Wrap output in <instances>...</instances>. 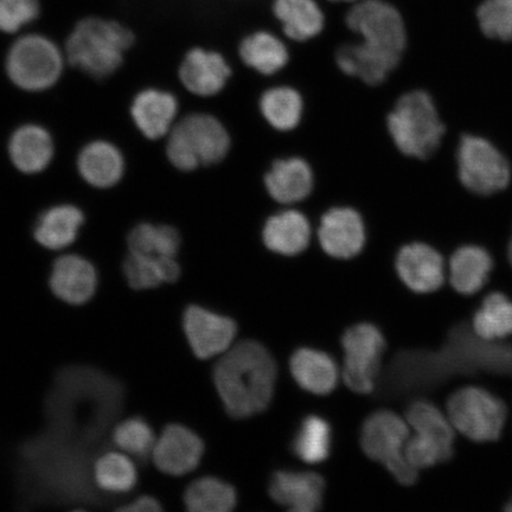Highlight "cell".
Instances as JSON below:
<instances>
[{"instance_id":"d4e9b609","label":"cell","mask_w":512,"mask_h":512,"mask_svg":"<svg viewBox=\"0 0 512 512\" xmlns=\"http://www.w3.org/2000/svg\"><path fill=\"white\" fill-rule=\"evenodd\" d=\"M406 420L413 428L414 437L437 452L444 463L453 458L456 430L448 416L434 403L427 400L412 402L407 409Z\"/></svg>"},{"instance_id":"7c38bea8","label":"cell","mask_w":512,"mask_h":512,"mask_svg":"<svg viewBox=\"0 0 512 512\" xmlns=\"http://www.w3.org/2000/svg\"><path fill=\"white\" fill-rule=\"evenodd\" d=\"M457 162L460 182L477 195L496 194L510 183L508 160L483 138L464 136L459 143Z\"/></svg>"},{"instance_id":"836d02e7","label":"cell","mask_w":512,"mask_h":512,"mask_svg":"<svg viewBox=\"0 0 512 512\" xmlns=\"http://www.w3.org/2000/svg\"><path fill=\"white\" fill-rule=\"evenodd\" d=\"M475 334L489 342L512 336V302L503 293H490L472 317Z\"/></svg>"},{"instance_id":"44dd1931","label":"cell","mask_w":512,"mask_h":512,"mask_svg":"<svg viewBox=\"0 0 512 512\" xmlns=\"http://www.w3.org/2000/svg\"><path fill=\"white\" fill-rule=\"evenodd\" d=\"M183 330L191 351L200 360L223 355L238 334L233 319L198 305H190L184 311Z\"/></svg>"},{"instance_id":"ba28073f","label":"cell","mask_w":512,"mask_h":512,"mask_svg":"<svg viewBox=\"0 0 512 512\" xmlns=\"http://www.w3.org/2000/svg\"><path fill=\"white\" fill-rule=\"evenodd\" d=\"M407 420L394 412L379 411L368 416L361 430V447L370 459L382 464L396 482L413 485L419 471L408 463L405 447L411 430Z\"/></svg>"},{"instance_id":"277c9868","label":"cell","mask_w":512,"mask_h":512,"mask_svg":"<svg viewBox=\"0 0 512 512\" xmlns=\"http://www.w3.org/2000/svg\"><path fill=\"white\" fill-rule=\"evenodd\" d=\"M232 147L227 125L207 111L182 113L163 142L169 164L183 174L222 164Z\"/></svg>"},{"instance_id":"603a6c76","label":"cell","mask_w":512,"mask_h":512,"mask_svg":"<svg viewBox=\"0 0 512 512\" xmlns=\"http://www.w3.org/2000/svg\"><path fill=\"white\" fill-rule=\"evenodd\" d=\"M203 453V441L194 431L183 425L172 424L160 433L151 458L160 472L181 477L197 469Z\"/></svg>"},{"instance_id":"7402d4cb","label":"cell","mask_w":512,"mask_h":512,"mask_svg":"<svg viewBox=\"0 0 512 512\" xmlns=\"http://www.w3.org/2000/svg\"><path fill=\"white\" fill-rule=\"evenodd\" d=\"M399 279L415 293H433L445 284V261L437 249L426 242L403 243L394 256Z\"/></svg>"},{"instance_id":"60d3db41","label":"cell","mask_w":512,"mask_h":512,"mask_svg":"<svg viewBox=\"0 0 512 512\" xmlns=\"http://www.w3.org/2000/svg\"><path fill=\"white\" fill-rule=\"evenodd\" d=\"M329 2H332V3H351V4H354V3L358 2V0H329Z\"/></svg>"},{"instance_id":"ab89813d","label":"cell","mask_w":512,"mask_h":512,"mask_svg":"<svg viewBox=\"0 0 512 512\" xmlns=\"http://www.w3.org/2000/svg\"><path fill=\"white\" fill-rule=\"evenodd\" d=\"M162 509V504L158 499L149 495L140 496L118 508L119 511L124 512H157Z\"/></svg>"},{"instance_id":"52a82bcc","label":"cell","mask_w":512,"mask_h":512,"mask_svg":"<svg viewBox=\"0 0 512 512\" xmlns=\"http://www.w3.org/2000/svg\"><path fill=\"white\" fill-rule=\"evenodd\" d=\"M344 24L371 53L402 63L409 34L396 6L386 0H358L345 14Z\"/></svg>"},{"instance_id":"e0dca14e","label":"cell","mask_w":512,"mask_h":512,"mask_svg":"<svg viewBox=\"0 0 512 512\" xmlns=\"http://www.w3.org/2000/svg\"><path fill=\"white\" fill-rule=\"evenodd\" d=\"M126 153L108 138H93L80 146L75 156V170L83 183L96 191L118 188L127 174Z\"/></svg>"},{"instance_id":"b9f144b4","label":"cell","mask_w":512,"mask_h":512,"mask_svg":"<svg viewBox=\"0 0 512 512\" xmlns=\"http://www.w3.org/2000/svg\"><path fill=\"white\" fill-rule=\"evenodd\" d=\"M508 256H509L510 264H511V266H512V238H511V241H510V243H509Z\"/></svg>"},{"instance_id":"8992f818","label":"cell","mask_w":512,"mask_h":512,"mask_svg":"<svg viewBox=\"0 0 512 512\" xmlns=\"http://www.w3.org/2000/svg\"><path fill=\"white\" fill-rule=\"evenodd\" d=\"M6 79L25 94L50 92L66 75L63 47L41 32H29L12 41L3 59Z\"/></svg>"},{"instance_id":"8d00e7d4","label":"cell","mask_w":512,"mask_h":512,"mask_svg":"<svg viewBox=\"0 0 512 512\" xmlns=\"http://www.w3.org/2000/svg\"><path fill=\"white\" fill-rule=\"evenodd\" d=\"M156 434L144 418L131 416L114 427L112 441L119 451L130 457L146 459L156 444Z\"/></svg>"},{"instance_id":"5bb4252c","label":"cell","mask_w":512,"mask_h":512,"mask_svg":"<svg viewBox=\"0 0 512 512\" xmlns=\"http://www.w3.org/2000/svg\"><path fill=\"white\" fill-rule=\"evenodd\" d=\"M128 114L147 142L162 143L182 115L181 98L170 88L145 86L133 95Z\"/></svg>"},{"instance_id":"7a4b0ae2","label":"cell","mask_w":512,"mask_h":512,"mask_svg":"<svg viewBox=\"0 0 512 512\" xmlns=\"http://www.w3.org/2000/svg\"><path fill=\"white\" fill-rule=\"evenodd\" d=\"M277 373V363L264 345L243 341L221 355L213 377L227 413L247 419L271 405Z\"/></svg>"},{"instance_id":"f35d334b","label":"cell","mask_w":512,"mask_h":512,"mask_svg":"<svg viewBox=\"0 0 512 512\" xmlns=\"http://www.w3.org/2000/svg\"><path fill=\"white\" fill-rule=\"evenodd\" d=\"M41 16L40 0H0V32L17 35Z\"/></svg>"},{"instance_id":"ffe728a7","label":"cell","mask_w":512,"mask_h":512,"mask_svg":"<svg viewBox=\"0 0 512 512\" xmlns=\"http://www.w3.org/2000/svg\"><path fill=\"white\" fill-rule=\"evenodd\" d=\"M48 275L51 293L69 305H85L98 291V267L86 254L74 252L56 256Z\"/></svg>"},{"instance_id":"d6a6232c","label":"cell","mask_w":512,"mask_h":512,"mask_svg":"<svg viewBox=\"0 0 512 512\" xmlns=\"http://www.w3.org/2000/svg\"><path fill=\"white\" fill-rule=\"evenodd\" d=\"M92 478L96 488L105 494L124 495L136 488L138 471L128 454L110 451L95 459Z\"/></svg>"},{"instance_id":"9a60e30c","label":"cell","mask_w":512,"mask_h":512,"mask_svg":"<svg viewBox=\"0 0 512 512\" xmlns=\"http://www.w3.org/2000/svg\"><path fill=\"white\" fill-rule=\"evenodd\" d=\"M315 230V224L302 208L279 207L262 224L261 242L272 255L296 259L310 251Z\"/></svg>"},{"instance_id":"2e32d148","label":"cell","mask_w":512,"mask_h":512,"mask_svg":"<svg viewBox=\"0 0 512 512\" xmlns=\"http://www.w3.org/2000/svg\"><path fill=\"white\" fill-rule=\"evenodd\" d=\"M6 155L18 174L28 177L46 174L57 156L55 134L38 121H24L10 132Z\"/></svg>"},{"instance_id":"ac0fdd59","label":"cell","mask_w":512,"mask_h":512,"mask_svg":"<svg viewBox=\"0 0 512 512\" xmlns=\"http://www.w3.org/2000/svg\"><path fill=\"white\" fill-rule=\"evenodd\" d=\"M86 224L87 213L80 204L59 201L37 214L31 236L43 251L63 253L78 245Z\"/></svg>"},{"instance_id":"d6986e66","label":"cell","mask_w":512,"mask_h":512,"mask_svg":"<svg viewBox=\"0 0 512 512\" xmlns=\"http://www.w3.org/2000/svg\"><path fill=\"white\" fill-rule=\"evenodd\" d=\"M264 187L278 207H299L315 192L316 172L303 156L278 157L264 174Z\"/></svg>"},{"instance_id":"4dcf8cb0","label":"cell","mask_w":512,"mask_h":512,"mask_svg":"<svg viewBox=\"0 0 512 512\" xmlns=\"http://www.w3.org/2000/svg\"><path fill=\"white\" fill-rule=\"evenodd\" d=\"M294 380L300 387L316 395H328L337 387L339 371L337 364L326 352L315 349H299L290 361Z\"/></svg>"},{"instance_id":"f1b7e54d","label":"cell","mask_w":512,"mask_h":512,"mask_svg":"<svg viewBox=\"0 0 512 512\" xmlns=\"http://www.w3.org/2000/svg\"><path fill=\"white\" fill-rule=\"evenodd\" d=\"M121 274L133 291H152L163 285L176 284L183 275L181 258H160L126 252L121 261Z\"/></svg>"},{"instance_id":"30bf717a","label":"cell","mask_w":512,"mask_h":512,"mask_svg":"<svg viewBox=\"0 0 512 512\" xmlns=\"http://www.w3.org/2000/svg\"><path fill=\"white\" fill-rule=\"evenodd\" d=\"M344 350L343 380L352 392L373 393L380 374L381 360L387 343L376 325L351 326L342 337Z\"/></svg>"},{"instance_id":"74e56055","label":"cell","mask_w":512,"mask_h":512,"mask_svg":"<svg viewBox=\"0 0 512 512\" xmlns=\"http://www.w3.org/2000/svg\"><path fill=\"white\" fill-rule=\"evenodd\" d=\"M477 18L485 36L492 40H512V0H484Z\"/></svg>"},{"instance_id":"7bdbcfd3","label":"cell","mask_w":512,"mask_h":512,"mask_svg":"<svg viewBox=\"0 0 512 512\" xmlns=\"http://www.w3.org/2000/svg\"><path fill=\"white\" fill-rule=\"evenodd\" d=\"M507 511H512V498L511 501L508 503L507 508H505Z\"/></svg>"},{"instance_id":"3957f363","label":"cell","mask_w":512,"mask_h":512,"mask_svg":"<svg viewBox=\"0 0 512 512\" xmlns=\"http://www.w3.org/2000/svg\"><path fill=\"white\" fill-rule=\"evenodd\" d=\"M137 41L136 32L125 23L88 16L81 18L68 32L63 50L69 69L88 79L104 82L124 68Z\"/></svg>"},{"instance_id":"1f68e13d","label":"cell","mask_w":512,"mask_h":512,"mask_svg":"<svg viewBox=\"0 0 512 512\" xmlns=\"http://www.w3.org/2000/svg\"><path fill=\"white\" fill-rule=\"evenodd\" d=\"M494 268L491 255L478 246L457 249L448 262L450 284L460 294L472 296L485 286Z\"/></svg>"},{"instance_id":"9c48e42d","label":"cell","mask_w":512,"mask_h":512,"mask_svg":"<svg viewBox=\"0 0 512 512\" xmlns=\"http://www.w3.org/2000/svg\"><path fill=\"white\" fill-rule=\"evenodd\" d=\"M446 412L454 430L476 443L501 438L508 408L503 400L479 387H465L448 398Z\"/></svg>"},{"instance_id":"484cf974","label":"cell","mask_w":512,"mask_h":512,"mask_svg":"<svg viewBox=\"0 0 512 512\" xmlns=\"http://www.w3.org/2000/svg\"><path fill=\"white\" fill-rule=\"evenodd\" d=\"M258 108L265 123L278 133L297 131L306 112L302 91L290 83H273L259 95Z\"/></svg>"},{"instance_id":"6da1fadb","label":"cell","mask_w":512,"mask_h":512,"mask_svg":"<svg viewBox=\"0 0 512 512\" xmlns=\"http://www.w3.org/2000/svg\"><path fill=\"white\" fill-rule=\"evenodd\" d=\"M401 390L437 387L452 376H512V344L478 337L471 323L454 325L438 351L402 352L394 363Z\"/></svg>"},{"instance_id":"4fadbf2b","label":"cell","mask_w":512,"mask_h":512,"mask_svg":"<svg viewBox=\"0 0 512 512\" xmlns=\"http://www.w3.org/2000/svg\"><path fill=\"white\" fill-rule=\"evenodd\" d=\"M234 67L219 49L194 46L185 51L177 69L183 91L194 98H216L229 85Z\"/></svg>"},{"instance_id":"4316f807","label":"cell","mask_w":512,"mask_h":512,"mask_svg":"<svg viewBox=\"0 0 512 512\" xmlns=\"http://www.w3.org/2000/svg\"><path fill=\"white\" fill-rule=\"evenodd\" d=\"M325 482L313 472H275L270 496L275 503L296 512H313L322 508Z\"/></svg>"},{"instance_id":"8fae6325","label":"cell","mask_w":512,"mask_h":512,"mask_svg":"<svg viewBox=\"0 0 512 512\" xmlns=\"http://www.w3.org/2000/svg\"><path fill=\"white\" fill-rule=\"evenodd\" d=\"M369 240L367 221L349 204H336L320 215L315 241L326 258L339 262L354 261L366 251Z\"/></svg>"},{"instance_id":"5b68a950","label":"cell","mask_w":512,"mask_h":512,"mask_svg":"<svg viewBox=\"0 0 512 512\" xmlns=\"http://www.w3.org/2000/svg\"><path fill=\"white\" fill-rule=\"evenodd\" d=\"M386 126L400 155L420 162L437 155L446 133L438 106L425 88L402 93L387 114Z\"/></svg>"},{"instance_id":"d590c367","label":"cell","mask_w":512,"mask_h":512,"mask_svg":"<svg viewBox=\"0 0 512 512\" xmlns=\"http://www.w3.org/2000/svg\"><path fill=\"white\" fill-rule=\"evenodd\" d=\"M332 432L329 422L320 416H307L292 443L294 456L307 464L323 463L330 456Z\"/></svg>"},{"instance_id":"83f0119b","label":"cell","mask_w":512,"mask_h":512,"mask_svg":"<svg viewBox=\"0 0 512 512\" xmlns=\"http://www.w3.org/2000/svg\"><path fill=\"white\" fill-rule=\"evenodd\" d=\"M272 12L281 36L293 44L316 40L328 23L316 0H274Z\"/></svg>"},{"instance_id":"e575fe53","label":"cell","mask_w":512,"mask_h":512,"mask_svg":"<svg viewBox=\"0 0 512 512\" xmlns=\"http://www.w3.org/2000/svg\"><path fill=\"white\" fill-rule=\"evenodd\" d=\"M183 499L191 512H228L238 504L233 486L215 477H203L192 482Z\"/></svg>"},{"instance_id":"f546056e","label":"cell","mask_w":512,"mask_h":512,"mask_svg":"<svg viewBox=\"0 0 512 512\" xmlns=\"http://www.w3.org/2000/svg\"><path fill=\"white\" fill-rule=\"evenodd\" d=\"M183 234L175 224L139 221L126 234V252L160 258H181Z\"/></svg>"},{"instance_id":"cb8c5ba5","label":"cell","mask_w":512,"mask_h":512,"mask_svg":"<svg viewBox=\"0 0 512 512\" xmlns=\"http://www.w3.org/2000/svg\"><path fill=\"white\" fill-rule=\"evenodd\" d=\"M239 61L262 78H274L290 64V43L273 30L259 28L248 32L238 44Z\"/></svg>"}]
</instances>
